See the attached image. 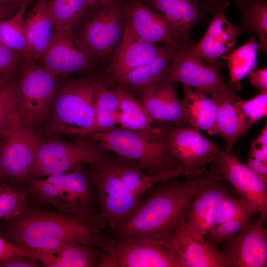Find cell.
I'll list each match as a JSON object with an SVG mask.
<instances>
[{
	"instance_id": "obj_37",
	"label": "cell",
	"mask_w": 267,
	"mask_h": 267,
	"mask_svg": "<svg viewBox=\"0 0 267 267\" xmlns=\"http://www.w3.org/2000/svg\"><path fill=\"white\" fill-rule=\"evenodd\" d=\"M255 212L254 206L243 198H232L226 194L217 205V224L242 216H251Z\"/></svg>"
},
{
	"instance_id": "obj_12",
	"label": "cell",
	"mask_w": 267,
	"mask_h": 267,
	"mask_svg": "<svg viewBox=\"0 0 267 267\" xmlns=\"http://www.w3.org/2000/svg\"><path fill=\"white\" fill-rule=\"evenodd\" d=\"M42 141L35 129L15 114L0 131V173L4 179H28Z\"/></svg>"
},
{
	"instance_id": "obj_41",
	"label": "cell",
	"mask_w": 267,
	"mask_h": 267,
	"mask_svg": "<svg viewBox=\"0 0 267 267\" xmlns=\"http://www.w3.org/2000/svg\"><path fill=\"white\" fill-rule=\"evenodd\" d=\"M217 205L211 207L207 211L196 226L193 229L199 236L204 237L213 227L217 225Z\"/></svg>"
},
{
	"instance_id": "obj_25",
	"label": "cell",
	"mask_w": 267,
	"mask_h": 267,
	"mask_svg": "<svg viewBox=\"0 0 267 267\" xmlns=\"http://www.w3.org/2000/svg\"><path fill=\"white\" fill-rule=\"evenodd\" d=\"M165 45V50L160 55L131 70L115 82L142 94L160 82L164 78L167 69L172 62L179 44Z\"/></svg>"
},
{
	"instance_id": "obj_22",
	"label": "cell",
	"mask_w": 267,
	"mask_h": 267,
	"mask_svg": "<svg viewBox=\"0 0 267 267\" xmlns=\"http://www.w3.org/2000/svg\"><path fill=\"white\" fill-rule=\"evenodd\" d=\"M175 84L163 79L142 93L141 102L153 121L186 123Z\"/></svg>"
},
{
	"instance_id": "obj_7",
	"label": "cell",
	"mask_w": 267,
	"mask_h": 267,
	"mask_svg": "<svg viewBox=\"0 0 267 267\" xmlns=\"http://www.w3.org/2000/svg\"><path fill=\"white\" fill-rule=\"evenodd\" d=\"M91 185L89 175L79 166L45 179H31L30 190L37 200L59 212L82 217L93 198Z\"/></svg>"
},
{
	"instance_id": "obj_50",
	"label": "cell",
	"mask_w": 267,
	"mask_h": 267,
	"mask_svg": "<svg viewBox=\"0 0 267 267\" xmlns=\"http://www.w3.org/2000/svg\"><path fill=\"white\" fill-rule=\"evenodd\" d=\"M92 10L107 5L115 0H86Z\"/></svg>"
},
{
	"instance_id": "obj_42",
	"label": "cell",
	"mask_w": 267,
	"mask_h": 267,
	"mask_svg": "<svg viewBox=\"0 0 267 267\" xmlns=\"http://www.w3.org/2000/svg\"><path fill=\"white\" fill-rule=\"evenodd\" d=\"M16 256H25L34 258L31 252L11 242L6 241L0 236V261Z\"/></svg>"
},
{
	"instance_id": "obj_43",
	"label": "cell",
	"mask_w": 267,
	"mask_h": 267,
	"mask_svg": "<svg viewBox=\"0 0 267 267\" xmlns=\"http://www.w3.org/2000/svg\"><path fill=\"white\" fill-rule=\"evenodd\" d=\"M251 84L261 91H267V68L251 70L247 75Z\"/></svg>"
},
{
	"instance_id": "obj_13",
	"label": "cell",
	"mask_w": 267,
	"mask_h": 267,
	"mask_svg": "<svg viewBox=\"0 0 267 267\" xmlns=\"http://www.w3.org/2000/svg\"><path fill=\"white\" fill-rule=\"evenodd\" d=\"M96 60L73 29L54 26L49 43L39 61L57 76L89 73Z\"/></svg>"
},
{
	"instance_id": "obj_14",
	"label": "cell",
	"mask_w": 267,
	"mask_h": 267,
	"mask_svg": "<svg viewBox=\"0 0 267 267\" xmlns=\"http://www.w3.org/2000/svg\"><path fill=\"white\" fill-rule=\"evenodd\" d=\"M166 140L170 152L183 166L188 178L204 172V167L215 160L220 148L192 128L174 129L167 133Z\"/></svg>"
},
{
	"instance_id": "obj_11",
	"label": "cell",
	"mask_w": 267,
	"mask_h": 267,
	"mask_svg": "<svg viewBox=\"0 0 267 267\" xmlns=\"http://www.w3.org/2000/svg\"><path fill=\"white\" fill-rule=\"evenodd\" d=\"M126 25L123 3L115 0L91 10L74 33L97 60L113 55L122 41Z\"/></svg>"
},
{
	"instance_id": "obj_38",
	"label": "cell",
	"mask_w": 267,
	"mask_h": 267,
	"mask_svg": "<svg viewBox=\"0 0 267 267\" xmlns=\"http://www.w3.org/2000/svg\"><path fill=\"white\" fill-rule=\"evenodd\" d=\"M20 100L18 82L12 79L0 90V131L17 113Z\"/></svg>"
},
{
	"instance_id": "obj_44",
	"label": "cell",
	"mask_w": 267,
	"mask_h": 267,
	"mask_svg": "<svg viewBox=\"0 0 267 267\" xmlns=\"http://www.w3.org/2000/svg\"><path fill=\"white\" fill-rule=\"evenodd\" d=\"M39 261L34 258L25 256H16L0 261V267H40Z\"/></svg>"
},
{
	"instance_id": "obj_9",
	"label": "cell",
	"mask_w": 267,
	"mask_h": 267,
	"mask_svg": "<svg viewBox=\"0 0 267 267\" xmlns=\"http://www.w3.org/2000/svg\"><path fill=\"white\" fill-rule=\"evenodd\" d=\"M101 247L99 267H181L178 254L164 242L115 236Z\"/></svg>"
},
{
	"instance_id": "obj_31",
	"label": "cell",
	"mask_w": 267,
	"mask_h": 267,
	"mask_svg": "<svg viewBox=\"0 0 267 267\" xmlns=\"http://www.w3.org/2000/svg\"><path fill=\"white\" fill-rule=\"evenodd\" d=\"M240 12L239 25L242 33L251 32L259 38L258 50L267 52V1L266 0H234Z\"/></svg>"
},
{
	"instance_id": "obj_46",
	"label": "cell",
	"mask_w": 267,
	"mask_h": 267,
	"mask_svg": "<svg viewBox=\"0 0 267 267\" xmlns=\"http://www.w3.org/2000/svg\"><path fill=\"white\" fill-rule=\"evenodd\" d=\"M249 157L267 165V145H260L252 141Z\"/></svg>"
},
{
	"instance_id": "obj_20",
	"label": "cell",
	"mask_w": 267,
	"mask_h": 267,
	"mask_svg": "<svg viewBox=\"0 0 267 267\" xmlns=\"http://www.w3.org/2000/svg\"><path fill=\"white\" fill-rule=\"evenodd\" d=\"M165 48V45L158 46L142 39L126 24L122 41L114 53L111 63L106 72L110 81L115 82L131 70L160 55Z\"/></svg>"
},
{
	"instance_id": "obj_36",
	"label": "cell",
	"mask_w": 267,
	"mask_h": 267,
	"mask_svg": "<svg viewBox=\"0 0 267 267\" xmlns=\"http://www.w3.org/2000/svg\"><path fill=\"white\" fill-rule=\"evenodd\" d=\"M239 115L250 128L267 115V91H261L253 98L246 100L240 99L233 103Z\"/></svg>"
},
{
	"instance_id": "obj_4",
	"label": "cell",
	"mask_w": 267,
	"mask_h": 267,
	"mask_svg": "<svg viewBox=\"0 0 267 267\" xmlns=\"http://www.w3.org/2000/svg\"><path fill=\"white\" fill-rule=\"evenodd\" d=\"M194 42L189 38L180 40L173 60L164 79L180 83L210 95L214 100L240 99L222 76L220 59L207 62L200 59L193 50Z\"/></svg>"
},
{
	"instance_id": "obj_27",
	"label": "cell",
	"mask_w": 267,
	"mask_h": 267,
	"mask_svg": "<svg viewBox=\"0 0 267 267\" xmlns=\"http://www.w3.org/2000/svg\"><path fill=\"white\" fill-rule=\"evenodd\" d=\"M95 247L70 244L54 250L35 253V258L46 267H88L99 266L100 256Z\"/></svg>"
},
{
	"instance_id": "obj_54",
	"label": "cell",
	"mask_w": 267,
	"mask_h": 267,
	"mask_svg": "<svg viewBox=\"0 0 267 267\" xmlns=\"http://www.w3.org/2000/svg\"><path fill=\"white\" fill-rule=\"evenodd\" d=\"M137 0V1H141V0Z\"/></svg>"
},
{
	"instance_id": "obj_51",
	"label": "cell",
	"mask_w": 267,
	"mask_h": 267,
	"mask_svg": "<svg viewBox=\"0 0 267 267\" xmlns=\"http://www.w3.org/2000/svg\"><path fill=\"white\" fill-rule=\"evenodd\" d=\"M27 0H0V5L20 6Z\"/></svg>"
},
{
	"instance_id": "obj_52",
	"label": "cell",
	"mask_w": 267,
	"mask_h": 267,
	"mask_svg": "<svg viewBox=\"0 0 267 267\" xmlns=\"http://www.w3.org/2000/svg\"><path fill=\"white\" fill-rule=\"evenodd\" d=\"M12 79L13 78L7 76L0 77V90L5 87Z\"/></svg>"
},
{
	"instance_id": "obj_16",
	"label": "cell",
	"mask_w": 267,
	"mask_h": 267,
	"mask_svg": "<svg viewBox=\"0 0 267 267\" xmlns=\"http://www.w3.org/2000/svg\"><path fill=\"white\" fill-rule=\"evenodd\" d=\"M165 243L178 254L181 267H228L221 252L195 232L185 215Z\"/></svg>"
},
{
	"instance_id": "obj_19",
	"label": "cell",
	"mask_w": 267,
	"mask_h": 267,
	"mask_svg": "<svg viewBox=\"0 0 267 267\" xmlns=\"http://www.w3.org/2000/svg\"><path fill=\"white\" fill-rule=\"evenodd\" d=\"M126 24L142 39L153 44L178 45L180 39L159 12L142 3L130 0L123 3Z\"/></svg>"
},
{
	"instance_id": "obj_48",
	"label": "cell",
	"mask_w": 267,
	"mask_h": 267,
	"mask_svg": "<svg viewBox=\"0 0 267 267\" xmlns=\"http://www.w3.org/2000/svg\"><path fill=\"white\" fill-rule=\"evenodd\" d=\"M229 0L234 1V0H200V1L206 12L212 14L216 6L220 2Z\"/></svg>"
},
{
	"instance_id": "obj_21",
	"label": "cell",
	"mask_w": 267,
	"mask_h": 267,
	"mask_svg": "<svg viewBox=\"0 0 267 267\" xmlns=\"http://www.w3.org/2000/svg\"><path fill=\"white\" fill-rule=\"evenodd\" d=\"M147 5L167 20L180 40L189 38L190 32L207 18L200 0H146Z\"/></svg>"
},
{
	"instance_id": "obj_3",
	"label": "cell",
	"mask_w": 267,
	"mask_h": 267,
	"mask_svg": "<svg viewBox=\"0 0 267 267\" xmlns=\"http://www.w3.org/2000/svg\"><path fill=\"white\" fill-rule=\"evenodd\" d=\"M94 105L91 77L68 80L57 89L42 131L48 136H87L94 124Z\"/></svg>"
},
{
	"instance_id": "obj_10",
	"label": "cell",
	"mask_w": 267,
	"mask_h": 267,
	"mask_svg": "<svg viewBox=\"0 0 267 267\" xmlns=\"http://www.w3.org/2000/svg\"><path fill=\"white\" fill-rule=\"evenodd\" d=\"M18 80V115L23 126L42 128L57 89V76L43 65L23 64Z\"/></svg>"
},
{
	"instance_id": "obj_1",
	"label": "cell",
	"mask_w": 267,
	"mask_h": 267,
	"mask_svg": "<svg viewBox=\"0 0 267 267\" xmlns=\"http://www.w3.org/2000/svg\"><path fill=\"white\" fill-rule=\"evenodd\" d=\"M216 173L214 169L182 182L154 186L130 218L114 231L115 236L165 242L185 215L193 196Z\"/></svg>"
},
{
	"instance_id": "obj_33",
	"label": "cell",
	"mask_w": 267,
	"mask_h": 267,
	"mask_svg": "<svg viewBox=\"0 0 267 267\" xmlns=\"http://www.w3.org/2000/svg\"><path fill=\"white\" fill-rule=\"evenodd\" d=\"M32 1L26 0L12 16L0 20V41L19 53L22 59L28 45L25 12Z\"/></svg>"
},
{
	"instance_id": "obj_49",
	"label": "cell",
	"mask_w": 267,
	"mask_h": 267,
	"mask_svg": "<svg viewBox=\"0 0 267 267\" xmlns=\"http://www.w3.org/2000/svg\"><path fill=\"white\" fill-rule=\"evenodd\" d=\"M255 143L260 145H267V125L262 130L260 134L257 136V138L252 140Z\"/></svg>"
},
{
	"instance_id": "obj_47",
	"label": "cell",
	"mask_w": 267,
	"mask_h": 267,
	"mask_svg": "<svg viewBox=\"0 0 267 267\" xmlns=\"http://www.w3.org/2000/svg\"><path fill=\"white\" fill-rule=\"evenodd\" d=\"M20 6L0 5V20L12 16Z\"/></svg>"
},
{
	"instance_id": "obj_29",
	"label": "cell",
	"mask_w": 267,
	"mask_h": 267,
	"mask_svg": "<svg viewBox=\"0 0 267 267\" xmlns=\"http://www.w3.org/2000/svg\"><path fill=\"white\" fill-rule=\"evenodd\" d=\"M249 33L250 38L246 44L232 49L222 57L227 61L229 70L228 85L234 92L242 89L241 81L257 66L259 42L255 35Z\"/></svg>"
},
{
	"instance_id": "obj_53",
	"label": "cell",
	"mask_w": 267,
	"mask_h": 267,
	"mask_svg": "<svg viewBox=\"0 0 267 267\" xmlns=\"http://www.w3.org/2000/svg\"><path fill=\"white\" fill-rule=\"evenodd\" d=\"M4 180H5L4 178L2 177L0 173V182H3Z\"/></svg>"
},
{
	"instance_id": "obj_32",
	"label": "cell",
	"mask_w": 267,
	"mask_h": 267,
	"mask_svg": "<svg viewBox=\"0 0 267 267\" xmlns=\"http://www.w3.org/2000/svg\"><path fill=\"white\" fill-rule=\"evenodd\" d=\"M222 180L216 170L213 178L201 187L192 198L185 214L192 229L196 226L207 211L211 207L217 205L226 194L222 184Z\"/></svg>"
},
{
	"instance_id": "obj_40",
	"label": "cell",
	"mask_w": 267,
	"mask_h": 267,
	"mask_svg": "<svg viewBox=\"0 0 267 267\" xmlns=\"http://www.w3.org/2000/svg\"><path fill=\"white\" fill-rule=\"evenodd\" d=\"M23 64L21 55L0 41V77L13 78Z\"/></svg>"
},
{
	"instance_id": "obj_23",
	"label": "cell",
	"mask_w": 267,
	"mask_h": 267,
	"mask_svg": "<svg viewBox=\"0 0 267 267\" xmlns=\"http://www.w3.org/2000/svg\"><path fill=\"white\" fill-rule=\"evenodd\" d=\"M48 0H37L25 16L27 49L24 64L39 61L51 38L54 24L48 8Z\"/></svg>"
},
{
	"instance_id": "obj_30",
	"label": "cell",
	"mask_w": 267,
	"mask_h": 267,
	"mask_svg": "<svg viewBox=\"0 0 267 267\" xmlns=\"http://www.w3.org/2000/svg\"><path fill=\"white\" fill-rule=\"evenodd\" d=\"M215 101L218 107L215 135L224 141V150L230 152L236 141L250 128L235 109L233 105L235 101L229 99Z\"/></svg>"
},
{
	"instance_id": "obj_8",
	"label": "cell",
	"mask_w": 267,
	"mask_h": 267,
	"mask_svg": "<svg viewBox=\"0 0 267 267\" xmlns=\"http://www.w3.org/2000/svg\"><path fill=\"white\" fill-rule=\"evenodd\" d=\"M87 136H76L74 141L69 142L59 140L42 142L28 179L65 173L79 166L103 160L107 156L106 150Z\"/></svg>"
},
{
	"instance_id": "obj_24",
	"label": "cell",
	"mask_w": 267,
	"mask_h": 267,
	"mask_svg": "<svg viewBox=\"0 0 267 267\" xmlns=\"http://www.w3.org/2000/svg\"><path fill=\"white\" fill-rule=\"evenodd\" d=\"M120 98L118 124L151 141H161L166 133L153 126V121L142 102L123 89H117Z\"/></svg>"
},
{
	"instance_id": "obj_35",
	"label": "cell",
	"mask_w": 267,
	"mask_h": 267,
	"mask_svg": "<svg viewBox=\"0 0 267 267\" xmlns=\"http://www.w3.org/2000/svg\"><path fill=\"white\" fill-rule=\"evenodd\" d=\"M27 201L26 192L12 184L0 182V219H17Z\"/></svg>"
},
{
	"instance_id": "obj_15",
	"label": "cell",
	"mask_w": 267,
	"mask_h": 267,
	"mask_svg": "<svg viewBox=\"0 0 267 267\" xmlns=\"http://www.w3.org/2000/svg\"><path fill=\"white\" fill-rule=\"evenodd\" d=\"M217 173L228 181L240 198L251 204L257 212L267 215V181L253 173L238 158L219 148L213 162Z\"/></svg>"
},
{
	"instance_id": "obj_26",
	"label": "cell",
	"mask_w": 267,
	"mask_h": 267,
	"mask_svg": "<svg viewBox=\"0 0 267 267\" xmlns=\"http://www.w3.org/2000/svg\"><path fill=\"white\" fill-rule=\"evenodd\" d=\"M182 100L185 123L198 131L215 135L218 107L208 95L183 86Z\"/></svg>"
},
{
	"instance_id": "obj_17",
	"label": "cell",
	"mask_w": 267,
	"mask_h": 267,
	"mask_svg": "<svg viewBox=\"0 0 267 267\" xmlns=\"http://www.w3.org/2000/svg\"><path fill=\"white\" fill-rule=\"evenodd\" d=\"M267 216L261 215L256 223L248 222L238 233L224 241L221 252L228 267H266L267 265Z\"/></svg>"
},
{
	"instance_id": "obj_2",
	"label": "cell",
	"mask_w": 267,
	"mask_h": 267,
	"mask_svg": "<svg viewBox=\"0 0 267 267\" xmlns=\"http://www.w3.org/2000/svg\"><path fill=\"white\" fill-rule=\"evenodd\" d=\"M9 234L16 245L31 252L34 258L36 252L70 244L101 247L105 241L82 216L54 212H37L17 218L10 225Z\"/></svg>"
},
{
	"instance_id": "obj_34",
	"label": "cell",
	"mask_w": 267,
	"mask_h": 267,
	"mask_svg": "<svg viewBox=\"0 0 267 267\" xmlns=\"http://www.w3.org/2000/svg\"><path fill=\"white\" fill-rule=\"evenodd\" d=\"M54 26L74 30L92 10L86 0H48Z\"/></svg>"
},
{
	"instance_id": "obj_45",
	"label": "cell",
	"mask_w": 267,
	"mask_h": 267,
	"mask_svg": "<svg viewBox=\"0 0 267 267\" xmlns=\"http://www.w3.org/2000/svg\"><path fill=\"white\" fill-rule=\"evenodd\" d=\"M245 164L253 173L264 180L267 181V165L266 164L251 157H249Z\"/></svg>"
},
{
	"instance_id": "obj_5",
	"label": "cell",
	"mask_w": 267,
	"mask_h": 267,
	"mask_svg": "<svg viewBox=\"0 0 267 267\" xmlns=\"http://www.w3.org/2000/svg\"><path fill=\"white\" fill-rule=\"evenodd\" d=\"M88 136L106 150L136 161V167L148 175L158 174L181 165L170 152L166 138L151 141L117 127L106 132L91 133Z\"/></svg>"
},
{
	"instance_id": "obj_18",
	"label": "cell",
	"mask_w": 267,
	"mask_h": 267,
	"mask_svg": "<svg viewBox=\"0 0 267 267\" xmlns=\"http://www.w3.org/2000/svg\"><path fill=\"white\" fill-rule=\"evenodd\" d=\"M229 4V1H223L216 6L204 35L193 44L195 53L205 61L219 60L229 52L242 33L239 26L232 24L225 16V9Z\"/></svg>"
},
{
	"instance_id": "obj_39",
	"label": "cell",
	"mask_w": 267,
	"mask_h": 267,
	"mask_svg": "<svg viewBox=\"0 0 267 267\" xmlns=\"http://www.w3.org/2000/svg\"><path fill=\"white\" fill-rule=\"evenodd\" d=\"M250 217L242 216L217 224L207 233L209 241L220 243L232 237L249 222Z\"/></svg>"
},
{
	"instance_id": "obj_28",
	"label": "cell",
	"mask_w": 267,
	"mask_h": 267,
	"mask_svg": "<svg viewBox=\"0 0 267 267\" xmlns=\"http://www.w3.org/2000/svg\"><path fill=\"white\" fill-rule=\"evenodd\" d=\"M91 78L95 97V119L91 133L106 132L118 124L119 96L117 89H108L101 82Z\"/></svg>"
},
{
	"instance_id": "obj_6",
	"label": "cell",
	"mask_w": 267,
	"mask_h": 267,
	"mask_svg": "<svg viewBox=\"0 0 267 267\" xmlns=\"http://www.w3.org/2000/svg\"><path fill=\"white\" fill-rule=\"evenodd\" d=\"M108 157L89 165L88 175L96 189L100 207L95 222L100 228L106 226L115 231L130 218L143 196L123 184L109 165Z\"/></svg>"
}]
</instances>
